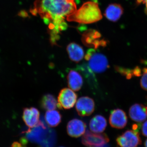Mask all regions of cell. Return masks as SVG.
Wrapping results in <instances>:
<instances>
[{
  "instance_id": "obj_11",
  "label": "cell",
  "mask_w": 147,
  "mask_h": 147,
  "mask_svg": "<svg viewBox=\"0 0 147 147\" xmlns=\"http://www.w3.org/2000/svg\"><path fill=\"white\" fill-rule=\"evenodd\" d=\"M39 118L40 113L36 108L31 107L24 109L23 120L29 128H34L38 125L40 122Z\"/></svg>"
},
{
  "instance_id": "obj_31",
  "label": "cell",
  "mask_w": 147,
  "mask_h": 147,
  "mask_svg": "<svg viewBox=\"0 0 147 147\" xmlns=\"http://www.w3.org/2000/svg\"></svg>"
},
{
  "instance_id": "obj_18",
  "label": "cell",
  "mask_w": 147,
  "mask_h": 147,
  "mask_svg": "<svg viewBox=\"0 0 147 147\" xmlns=\"http://www.w3.org/2000/svg\"><path fill=\"white\" fill-rule=\"evenodd\" d=\"M40 106L44 110H55L57 107V101L53 95L46 94L42 96L40 102Z\"/></svg>"
},
{
  "instance_id": "obj_29",
  "label": "cell",
  "mask_w": 147,
  "mask_h": 147,
  "mask_svg": "<svg viewBox=\"0 0 147 147\" xmlns=\"http://www.w3.org/2000/svg\"><path fill=\"white\" fill-rule=\"evenodd\" d=\"M64 147L61 146V147Z\"/></svg>"
},
{
  "instance_id": "obj_12",
  "label": "cell",
  "mask_w": 147,
  "mask_h": 147,
  "mask_svg": "<svg viewBox=\"0 0 147 147\" xmlns=\"http://www.w3.org/2000/svg\"><path fill=\"white\" fill-rule=\"evenodd\" d=\"M129 115L132 121L142 123L146 119L147 107L141 104H134L129 108Z\"/></svg>"
},
{
  "instance_id": "obj_25",
  "label": "cell",
  "mask_w": 147,
  "mask_h": 147,
  "mask_svg": "<svg viewBox=\"0 0 147 147\" xmlns=\"http://www.w3.org/2000/svg\"><path fill=\"white\" fill-rule=\"evenodd\" d=\"M147 1V0H137V1L138 3H145Z\"/></svg>"
},
{
  "instance_id": "obj_22",
  "label": "cell",
  "mask_w": 147,
  "mask_h": 147,
  "mask_svg": "<svg viewBox=\"0 0 147 147\" xmlns=\"http://www.w3.org/2000/svg\"><path fill=\"white\" fill-rule=\"evenodd\" d=\"M85 25L86 24H80V25L78 26L77 30L79 31V32H82L86 31L87 30V28L86 26Z\"/></svg>"
},
{
  "instance_id": "obj_19",
  "label": "cell",
  "mask_w": 147,
  "mask_h": 147,
  "mask_svg": "<svg viewBox=\"0 0 147 147\" xmlns=\"http://www.w3.org/2000/svg\"><path fill=\"white\" fill-rule=\"evenodd\" d=\"M141 86L143 89L147 91V68L143 70V74L141 79Z\"/></svg>"
},
{
  "instance_id": "obj_7",
  "label": "cell",
  "mask_w": 147,
  "mask_h": 147,
  "mask_svg": "<svg viewBox=\"0 0 147 147\" xmlns=\"http://www.w3.org/2000/svg\"><path fill=\"white\" fill-rule=\"evenodd\" d=\"M101 37L100 33L95 30H87L82 34V41L84 45L89 47H94L97 49L99 46H105L106 42L105 40H100Z\"/></svg>"
},
{
  "instance_id": "obj_17",
  "label": "cell",
  "mask_w": 147,
  "mask_h": 147,
  "mask_svg": "<svg viewBox=\"0 0 147 147\" xmlns=\"http://www.w3.org/2000/svg\"><path fill=\"white\" fill-rule=\"evenodd\" d=\"M45 119L47 125L50 127H56L61 121L62 116L57 110H50L45 113Z\"/></svg>"
},
{
  "instance_id": "obj_13",
  "label": "cell",
  "mask_w": 147,
  "mask_h": 147,
  "mask_svg": "<svg viewBox=\"0 0 147 147\" xmlns=\"http://www.w3.org/2000/svg\"><path fill=\"white\" fill-rule=\"evenodd\" d=\"M67 51L69 59L74 62H79L84 58V49L81 45L75 42L69 43L67 47Z\"/></svg>"
},
{
  "instance_id": "obj_14",
  "label": "cell",
  "mask_w": 147,
  "mask_h": 147,
  "mask_svg": "<svg viewBox=\"0 0 147 147\" xmlns=\"http://www.w3.org/2000/svg\"><path fill=\"white\" fill-rule=\"evenodd\" d=\"M123 12V9L120 5L111 4L105 9L104 16L108 20L116 22L120 18Z\"/></svg>"
},
{
  "instance_id": "obj_28",
  "label": "cell",
  "mask_w": 147,
  "mask_h": 147,
  "mask_svg": "<svg viewBox=\"0 0 147 147\" xmlns=\"http://www.w3.org/2000/svg\"><path fill=\"white\" fill-rule=\"evenodd\" d=\"M105 147H110L109 146H108V145H106V146H105Z\"/></svg>"
},
{
  "instance_id": "obj_5",
  "label": "cell",
  "mask_w": 147,
  "mask_h": 147,
  "mask_svg": "<svg viewBox=\"0 0 147 147\" xmlns=\"http://www.w3.org/2000/svg\"><path fill=\"white\" fill-rule=\"evenodd\" d=\"M82 140L83 144L89 147H102L110 141L105 133L96 134L88 130L83 135Z\"/></svg>"
},
{
  "instance_id": "obj_16",
  "label": "cell",
  "mask_w": 147,
  "mask_h": 147,
  "mask_svg": "<svg viewBox=\"0 0 147 147\" xmlns=\"http://www.w3.org/2000/svg\"><path fill=\"white\" fill-rule=\"evenodd\" d=\"M107 125V120L100 115L94 116L90 121L89 127L91 131L96 133H101L105 130Z\"/></svg>"
},
{
  "instance_id": "obj_8",
  "label": "cell",
  "mask_w": 147,
  "mask_h": 147,
  "mask_svg": "<svg viewBox=\"0 0 147 147\" xmlns=\"http://www.w3.org/2000/svg\"><path fill=\"white\" fill-rule=\"evenodd\" d=\"M95 104L92 98L88 96L80 98L76 105V109L78 115L81 117L90 115L94 111Z\"/></svg>"
},
{
  "instance_id": "obj_27",
  "label": "cell",
  "mask_w": 147,
  "mask_h": 147,
  "mask_svg": "<svg viewBox=\"0 0 147 147\" xmlns=\"http://www.w3.org/2000/svg\"><path fill=\"white\" fill-rule=\"evenodd\" d=\"M146 10L147 13V1L146 2Z\"/></svg>"
},
{
  "instance_id": "obj_9",
  "label": "cell",
  "mask_w": 147,
  "mask_h": 147,
  "mask_svg": "<svg viewBox=\"0 0 147 147\" xmlns=\"http://www.w3.org/2000/svg\"><path fill=\"white\" fill-rule=\"evenodd\" d=\"M127 117L124 111L120 109L111 111L109 117V123L113 128L121 129L126 126Z\"/></svg>"
},
{
  "instance_id": "obj_3",
  "label": "cell",
  "mask_w": 147,
  "mask_h": 147,
  "mask_svg": "<svg viewBox=\"0 0 147 147\" xmlns=\"http://www.w3.org/2000/svg\"><path fill=\"white\" fill-rule=\"evenodd\" d=\"M85 59L88 61L90 68L95 73H102L109 67L106 57L102 53L96 52L94 49H90L88 50Z\"/></svg>"
},
{
  "instance_id": "obj_30",
  "label": "cell",
  "mask_w": 147,
  "mask_h": 147,
  "mask_svg": "<svg viewBox=\"0 0 147 147\" xmlns=\"http://www.w3.org/2000/svg\"><path fill=\"white\" fill-rule=\"evenodd\" d=\"M146 63H147V62H146Z\"/></svg>"
},
{
  "instance_id": "obj_24",
  "label": "cell",
  "mask_w": 147,
  "mask_h": 147,
  "mask_svg": "<svg viewBox=\"0 0 147 147\" xmlns=\"http://www.w3.org/2000/svg\"><path fill=\"white\" fill-rule=\"evenodd\" d=\"M30 12L34 16H36L38 13L37 11L34 7V8H32L30 9Z\"/></svg>"
},
{
  "instance_id": "obj_23",
  "label": "cell",
  "mask_w": 147,
  "mask_h": 147,
  "mask_svg": "<svg viewBox=\"0 0 147 147\" xmlns=\"http://www.w3.org/2000/svg\"><path fill=\"white\" fill-rule=\"evenodd\" d=\"M25 145L22 142L20 143L18 142H15L12 144L11 147H26Z\"/></svg>"
},
{
  "instance_id": "obj_26",
  "label": "cell",
  "mask_w": 147,
  "mask_h": 147,
  "mask_svg": "<svg viewBox=\"0 0 147 147\" xmlns=\"http://www.w3.org/2000/svg\"><path fill=\"white\" fill-rule=\"evenodd\" d=\"M144 146L145 147H147V139L146 140V141H145Z\"/></svg>"
},
{
  "instance_id": "obj_10",
  "label": "cell",
  "mask_w": 147,
  "mask_h": 147,
  "mask_svg": "<svg viewBox=\"0 0 147 147\" xmlns=\"http://www.w3.org/2000/svg\"><path fill=\"white\" fill-rule=\"evenodd\" d=\"M87 125L83 121L74 119L69 121L67 125V131L70 137L78 138L86 131Z\"/></svg>"
},
{
  "instance_id": "obj_15",
  "label": "cell",
  "mask_w": 147,
  "mask_h": 147,
  "mask_svg": "<svg viewBox=\"0 0 147 147\" xmlns=\"http://www.w3.org/2000/svg\"><path fill=\"white\" fill-rule=\"evenodd\" d=\"M68 87L74 91H78L83 86V80L81 74L74 70L69 72L67 76Z\"/></svg>"
},
{
  "instance_id": "obj_6",
  "label": "cell",
  "mask_w": 147,
  "mask_h": 147,
  "mask_svg": "<svg viewBox=\"0 0 147 147\" xmlns=\"http://www.w3.org/2000/svg\"><path fill=\"white\" fill-rule=\"evenodd\" d=\"M77 94L71 89L65 88L60 91L58 97L59 109H69L73 108L77 100Z\"/></svg>"
},
{
  "instance_id": "obj_2",
  "label": "cell",
  "mask_w": 147,
  "mask_h": 147,
  "mask_svg": "<svg viewBox=\"0 0 147 147\" xmlns=\"http://www.w3.org/2000/svg\"><path fill=\"white\" fill-rule=\"evenodd\" d=\"M102 17L98 3L92 1L84 3L79 9L67 16L66 19L69 22L87 24L98 22Z\"/></svg>"
},
{
  "instance_id": "obj_4",
  "label": "cell",
  "mask_w": 147,
  "mask_h": 147,
  "mask_svg": "<svg viewBox=\"0 0 147 147\" xmlns=\"http://www.w3.org/2000/svg\"><path fill=\"white\" fill-rule=\"evenodd\" d=\"M116 142L121 147H137L142 144L139 130L134 129L125 131L117 137Z\"/></svg>"
},
{
  "instance_id": "obj_1",
  "label": "cell",
  "mask_w": 147,
  "mask_h": 147,
  "mask_svg": "<svg viewBox=\"0 0 147 147\" xmlns=\"http://www.w3.org/2000/svg\"><path fill=\"white\" fill-rule=\"evenodd\" d=\"M34 5L42 18H49L55 24H60L65 16L77 10L75 0H36Z\"/></svg>"
},
{
  "instance_id": "obj_20",
  "label": "cell",
  "mask_w": 147,
  "mask_h": 147,
  "mask_svg": "<svg viewBox=\"0 0 147 147\" xmlns=\"http://www.w3.org/2000/svg\"><path fill=\"white\" fill-rule=\"evenodd\" d=\"M18 16L22 18H26L29 17L28 13L25 10H21L18 11Z\"/></svg>"
},
{
  "instance_id": "obj_21",
  "label": "cell",
  "mask_w": 147,
  "mask_h": 147,
  "mask_svg": "<svg viewBox=\"0 0 147 147\" xmlns=\"http://www.w3.org/2000/svg\"><path fill=\"white\" fill-rule=\"evenodd\" d=\"M142 134L145 137H147V120L142 125Z\"/></svg>"
}]
</instances>
